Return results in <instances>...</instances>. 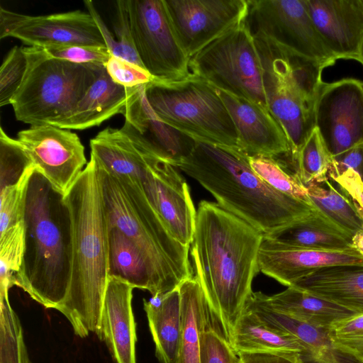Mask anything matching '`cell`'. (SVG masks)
Listing matches in <instances>:
<instances>
[{
    "mask_svg": "<svg viewBox=\"0 0 363 363\" xmlns=\"http://www.w3.org/2000/svg\"><path fill=\"white\" fill-rule=\"evenodd\" d=\"M263 237L217 203H199L191 244L195 276L229 341L253 293Z\"/></svg>",
    "mask_w": 363,
    "mask_h": 363,
    "instance_id": "1",
    "label": "cell"
},
{
    "mask_svg": "<svg viewBox=\"0 0 363 363\" xmlns=\"http://www.w3.org/2000/svg\"><path fill=\"white\" fill-rule=\"evenodd\" d=\"M72 224V274L57 309L80 337L97 333L108 276V224L97 167L90 160L65 195Z\"/></svg>",
    "mask_w": 363,
    "mask_h": 363,
    "instance_id": "2",
    "label": "cell"
},
{
    "mask_svg": "<svg viewBox=\"0 0 363 363\" xmlns=\"http://www.w3.org/2000/svg\"><path fill=\"white\" fill-rule=\"evenodd\" d=\"M24 251L16 286L47 308L66 299L72 274V224L65 195L35 167L27 187Z\"/></svg>",
    "mask_w": 363,
    "mask_h": 363,
    "instance_id": "3",
    "label": "cell"
},
{
    "mask_svg": "<svg viewBox=\"0 0 363 363\" xmlns=\"http://www.w3.org/2000/svg\"><path fill=\"white\" fill-rule=\"evenodd\" d=\"M196 141L191 154L177 168L197 181L222 208L264 235L315 209L271 187L239 149Z\"/></svg>",
    "mask_w": 363,
    "mask_h": 363,
    "instance_id": "4",
    "label": "cell"
},
{
    "mask_svg": "<svg viewBox=\"0 0 363 363\" xmlns=\"http://www.w3.org/2000/svg\"><path fill=\"white\" fill-rule=\"evenodd\" d=\"M96 167L108 226L118 229L140 251L152 273L157 295L167 294L193 277L190 247L172 236L142 182L113 177Z\"/></svg>",
    "mask_w": 363,
    "mask_h": 363,
    "instance_id": "5",
    "label": "cell"
},
{
    "mask_svg": "<svg viewBox=\"0 0 363 363\" xmlns=\"http://www.w3.org/2000/svg\"><path fill=\"white\" fill-rule=\"evenodd\" d=\"M268 108L285 132L291 157L297 156L315 128V105L325 67L264 38H254Z\"/></svg>",
    "mask_w": 363,
    "mask_h": 363,
    "instance_id": "6",
    "label": "cell"
},
{
    "mask_svg": "<svg viewBox=\"0 0 363 363\" xmlns=\"http://www.w3.org/2000/svg\"><path fill=\"white\" fill-rule=\"evenodd\" d=\"M23 49L28 60L27 69L11 104L16 120L30 126L51 125L69 113L104 66L57 59L42 48Z\"/></svg>",
    "mask_w": 363,
    "mask_h": 363,
    "instance_id": "7",
    "label": "cell"
},
{
    "mask_svg": "<svg viewBox=\"0 0 363 363\" xmlns=\"http://www.w3.org/2000/svg\"><path fill=\"white\" fill-rule=\"evenodd\" d=\"M146 99L163 122L200 142L239 149L232 118L216 88L189 74L154 79L145 85Z\"/></svg>",
    "mask_w": 363,
    "mask_h": 363,
    "instance_id": "8",
    "label": "cell"
},
{
    "mask_svg": "<svg viewBox=\"0 0 363 363\" xmlns=\"http://www.w3.org/2000/svg\"><path fill=\"white\" fill-rule=\"evenodd\" d=\"M189 72L218 89L269 108L259 55L245 21L192 56Z\"/></svg>",
    "mask_w": 363,
    "mask_h": 363,
    "instance_id": "9",
    "label": "cell"
},
{
    "mask_svg": "<svg viewBox=\"0 0 363 363\" xmlns=\"http://www.w3.org/2000/svg\"><path fill=\"white\" fill-rule=\"evenodd\" d=\"M245 22L254 38L270 40L325 68L337 60L318 32L306 0L248 1Z\"/></svg>",
    "mask_w": 363,
    "mask_h": 363,
    "instance_id": "10",
    "label": "cell"
},
{
    "mask_svg": "<svg viewBox=\"0 0 363 363\" xmlns=\"http://www.w3.org/2000/svg\"><path fill=\"white\" fill-rule=\"evenodd\" d=\"M135 48L145 69L155 79L177 80L190 74L164 0H126Z\"/></svg>",
    "mask_w": 363,
    "mask_h": 363,
    "instance_id": "11",
    "label": "cell"
},
{
    "mask_svg": "<svg viewBox=\"0 0 363 363\" xmlns=\"http://www.w3.org/2000/svg\"><path fill=\"white\" fill-rule=\"evenodd\" d=\"M8 37L29 47L42 48L69 45L106 46L92 16L79 10L29 16L1 6L0 39Z\"/></svg>",
    "mask_w": 363,
    "mask_h": 363,
    "instance_id": "12",
    "label": "cell"
},
{
    "mask_svg": "<svg viewBox=\"0 0 363 363\" xmlns=\"http://www.w3.org/2000/svg\"><path fill=\"white\" fill-rule=\"evenodd\" d=\"M315 125L334 157L363 142V82L345 78L323 82L315 105Z\"/></svg>",
    "mask_w": 363,
    "mask_h": 363,
    "instance_id": "13",
    "label": "cell"
},
{
    "mask_svg": "<svg viewBox=\"0 0 363 363\" xmlns=\"http://www.w3.org/2000/svg\"><path fill=\"white\" fill-rule=\"evenodd\" d=\"M17 140L33 166L64 195L88 163L79 138L67 129L49 124L31 125L19 131Z\"/></svg>",
    "mask_w": 363,
    "mask_h": 363,
    "instance_id": "14",
    "label": "cell"
},
{
    "mask_svg": "<svg viewBox=\"0 0 363 363\" xmlns=\"http://www.w3.org/2000/svg\"><path fill=\"white\" fill-rule=\"evenodd\" d=\"M179 41L191 58L243 22L246 0H164Z\"/></svg>",
    "mask_w": 363,
    "mask_h": 363,
    "instance_id": "15",
    "label": "cell"
},
{
    "mask_svg": "<svg viewBox=\"0 0 363 363\" xmlns=\"http://www.w3.org/2000/svg\"><path fill=\"white\" fill-rule=\"evenodd\" d=\"M145 85L133 88L125 107V122L121 130L144 156L177 167L191 154L196 141L158 118L146 99Z\"/></svg>",
    "mask_w": 363,
    "mask_h": 363,
    "instance_id": "16",
    "label": "cell"
},
{
    "mask_svg": "<svg viewBox=\"0 0 363 363\" xmlns=\"http://www.w3.org/2000/svg\"><path fill=\"white\" fill-rule=\"evenodd\" d=\"M145 157L148 164L143 182L146 196L172 236L191 247L196 211L187 183L174 165L152 157Z\"/></svg>",
    "mask_w": 363,
    "mask_h": 363,
    "instance_id": "17",
    "label": "cell"
},
{
    "mask_svg": "<svg viewBox=\"0 0 363 363\" xmlns=\"http://www.w3.org/2000/svg\"><path fill=\"white\" fill-rule=\"evenodd\" d=\"M237 129L240 150L247 157H276L290 155L291 147L283 128L269 108L218 89Z\"/></svg>",
    "mask_w": 363,
    "mask_h": 363,
    "instance_id": "18",
    "label": "cell"
},
{
    "mask_svg": "<svg viewBox=\"0 0 363 363\" xmlns=\"http://www.w3.org/2000/svg\"><path fill=\"white\" fill-rule=\"evenodd\" d=\"M342 264H363V256L355 250L333 251L292 247L264 235L258 254L259 272L287 287L320 268Z\"/></svg>",
    "mask_w": 363,
    "mask_h": 363,
    "instance_id": "19",
    "label": "cell"
},
{
    "mask_svg": "<svg viewBox=\"0 0 363 363\" xmlns=\"http://www.w3.org/2000/svg\"><path fill=\"white\" fill-rule=\"evenodd\" d=\"M262 292H253L246 308L267 325L297 338L304 350L297 363H363L354 354L339 346L331 337L329 329L316 327L269 306Z\"/></svg>",
    "mask_w": 363,
    "mask_h": 363,
    "instance_id": "20",
    "label": "cell"
},
{
    "mask_svg": "<svg viewBox=\"0 0 363 363\" xmlns=\"http://www.w3.org/2000/svg\"><path fill=\"white\" fill-rule=\"evenodd\" d=\"M311 19L337 60H359L363 40L362 0H306Z\"/></svg>",
    "mask_w": 363,
    "mask_h": 363,
    "instance_id": "21",
    "label": "cell"
},
{
    "mask_svg": "<svg viewBox=\"0 0 363 363\" xmlns=\"http://www.w3.org/2000/svg\"><path fill=\"white\" fill-rule=\"evenodd\" d=\"M130 284L109 277L96 335L106 342L116 363H136L135 323Z\"/></svg>",
    "mask_w": 363,
    "mask_h": 363,
    "instance_id": "22",
    "label": "cell"
},
{
    "mask_svg": "<svg viewBox=\"0 0 363 363\" xmlns=\"http://www.w3.org/2000/svg\"><path fill=\"white\" fill-rule=\"evenodd\" d=\"M133 88L115 83L104 65L93 84L74 108L51 125L67 130L98 126L118 113L123 114Z\"/></svg>",
    "mask_w": 363,
    "mask_h": 363,
    "instance_id": "23",
    "label": "cell"
},
{
    "mask_svg": "<svg viewBox=\"0 0 363 363\" xmlns=\"http://www.w3.org/2000/svg\"><path fill=\"white\" fill-rule=\"evenodd\" d=\"M291 286L363 315V264L323 267Z\"/></svg>",
    "mask_w": 363,
    "mask_h": 363,
    "instance_id": "24",
    "label": "cell"
},
{
    "mask_svg": "<svg viewBox=\"0 0 363 363\" xmlns=\"http://www.w3.org/2000/svg\"><path fill=\"white\" fill-rule=\"evenodd\" d=\"M265 237L292 247L352 250V236L317 209Z\"/></svg>",
    "mask_w": 363,
    "mask_h": 363,
    "instance_id": "25",
    "label": "cell"
},
{
    "mask_svg": "<svg viewBox=\"0 0 363 363\" xmlns=\"http://www.w3.org/2000/svg\"><path fill=\"white\" fill-rule=\"evenodd\" d=\"M91 157L97 166L118 178L142 182L148 170L145 156L121 129L106 128L90 140Z\"/></svg>",
    "mask_w": 363,
    "mask_h": 363,
    "instance_id": "26",
    "label": "cell"
},
{
    "mask_svg": "<svg viewBox=\"0 0 363 363\" xmlns=\"http://www.w3.org/2000/svg\"><path fill=\"white\" fill-rule=\"evenodd\" d=\"M143 304L157 359L160 363H176L182 328L179 287L143 299Z\"/></svg>",
    "mask_w": 363,
    "mask_h": 363,
    "instance_id": "27",
    "label": "cell"
},
{
    "mask_svg": "<svg viewBox=\"0 0 363 363\" xmlns=\"http://www.w3.org/2000/svg\"><path fill=\"white\" fill-rule=\"evenodd\" d=\"M182 328L176 363H200L201 339L212 313L196 276L179 286Z\"/></svg>",
    "mask_w": 363,
    "mask_h": 363,
    "instance_id": "28",
    "label": "cell"
},
{
    "mask_svg": "<svg viewBox=\"0 0 363 363\" xmlns=\"http://www.w3.org/2000/svg\"><path fill=\"white\" fill-rule=\"evenodd\" d=\"M274 309L308 324L330 329L339 322L357 314L307 291L288 286L272 296L263 294Z\"/></svg>",
    "mask_w": 363,
    "mask_h": 363,
    "instance_id": "29",
    "label": "cell"
},
{
    "mask_svg": "<svg viewBox=\"0 0 363 363\" xmlns=\"http://www.w3.org/2000/svg\"><path fill=\"white\" fill-rule=\"evenodd\" d=\"M230 342L238 352H266L296 355L304 350L295 337L272 328L245 308L237 322Z\"/></svg>",
    "mask_w": 363,
    "mask_h": 363,
    "instance_id": "30",
    "label": "cell"
},
{
    "mask_svg": "<svg viewBox=\"0 0 363 363\" xmlns=\"http://www.w3.org/2000/svg\"><path fill=\"white\" fill-rule=\"evenodd\" d=\"M108 276L157 295L152 273L140 251L118 229L109 226Z\"/></svg>",
    "mask_w": 363,
    "mask_h": 363,
    "instance_id": "31",
    "label": "cell"
},
{
    "mask_svg": "<svg viewBox=\"0 0 363 363\" xmlns=\"http://www.w3.org/2000/svg\"><path fill=\"white\" fill-rule=\"evenodd\" d=\"M312 206L352 237L363 230V217L352 200L328 179L306 186Z\"/></svg>",
    "mask_w": 363,
    "mask_h": 363,
    "instance_id": "32",
    "label": "cell"
},
{
    "mask_svg": "<svg viewBox=\"0 0 363 363\" xmlns=\"http://www.w3.org/2000/svg\"><path fill=\"white\" fill-rule=\"evenodd\" d=\"M333 162V156L315 128L297 156L296 173L305 186L320 183L328 179Z\"/></svg>",
    "mask_w": 363,
    "mask_h": 363,
    "instance_id": "33",
    "label": "cell"
},
{
    "mask_svg": "<svg viewBox=\"0 0 363 363\" xmlns=\"http://www.w3.org/2000/svg\"><path fill=\"white\" fill-rule=\"evenodd\" d=\"M252 170L277 191L312 206L306 186L296 173L284 167L275 157H248Z\"/></svg>",
    "mask_w": 363,
    "mask_h": 363,
    "instance_id": "34",
    "label": "cell"
},
{
    "mask_svg": "<svg viewBox=\"0 0 363 363\" xmlns=\"http://www.w3.org/2000/svg\"><path fill=\"white\" fill-rule=\"evenodd\" d=\"M0 363H31L20 320L9 295L0 296Z\"/></svg>",
    "mask_w": 363,
    "mask_h": 363,
    "instance_id": "35",
    "label": "cell"
},
{
    "mask_svg": "<svg viewBox=\"0 0 363 363\" xmlns=\"http://www.w3.org/2000/svg\"><path fill=\"white\" fill-rule=\"evenodd\" d=\"M23 221L0 234V296L9 294L15 286L24 251Z\"/></svg>",
    "mask_w": 363,
    "mask_h": 363,
    "instance_id": "36",
    "label": "cell"
},
{
    "mask_svg": "<svg viewBox=\"0 0 363 363\" xmlns=\"http://www.w3.org/2000/svg\"><path fill=\"white\" fill-rule=\"evenodd\" d=\"M33 164L18 140L10 138L0 128V186L3 189L17 183Z\"/></svg>",
    "mask_w": 363,
    "mask_h": 363,
    "instance_id": "37",
    "label": "cell"
},
{
    "mask_svg": "<svg viewBox=\"0 0 363 363\" xmlns=\"http://www.w3.org/2000/svg\"><path fill=\"white\" fill-rule=\"evenodd\" d=\"M34 168L30 167L15 184L0 189V234L23 222L27 187Z\"/></svg>",
    "mask_w": 363,
    "mask_h": 363,
    "instance_id": "38",
    "label": "cell"
},
{
    "mask_svg": "<svg viewBox=\"0 0 363 363\" xmlns=\"http://www.w3.org/2000/svg\"><path fill=\"white\" fill-rule=\"evenodd\" d=\"M200 363H238V356L214 314L201 335Z\"/></svg>",
    "mask_w": 363,
    "mask_h": 363,
    "instance_id": "39",
    "label": "cell"
},
{
    "mask_svg": "<svg viewBox=\"0 0 363 363\" xmlns=\"http://www.w3.org/2000/svg\"><path fill=\"white\" fill-rule=\"evenodd\" d=\"M27 65L23 47L14 46L4 57L0 69V106L11 104L23 82Z\"/></svg>",
    "mask_w": 363,
    "mask_h": 363,
    "instance_id": "40",
    "label": "cell"
},
{
    "mask_svg": "<svg viewBox=\"0 0 363 363\" xmlns=\"http://www.w3.org/2000/svg\"><path fill=\"white\" fill-rule=\"evenodd\" d=\"M43 50L52 57L82 65H104L111 57L106 46L69 45Z\"/></svg>",
    "mask_w": 363,
    "mask_h": 363,
    "instance_id": "41",
    "label": "cell"
},
{
    "mask_svg": "<svg viewBox=\"0 0 363 363\" xmlns=\"http://www.w3.org/2000/svg\"><path fill=\"white\" fill-rule=\"evenodd\" d=\"M329 333L336 344L363 362V315L339 322L329 329Z\"/></svg>",
    "mask_w": 363,
    "mask_h": 363,
    "instance_id": "42",
    "label": "cell"
},
{
    "mask_svg": "<svg viewBox=\"0 0 363 363\" xmlns=\"http://www.w3.org/2000/svg\"><path fill=\"white\" fill-rule=\"evenodd\" d=\"M104 67L115 83L128 88L145 85L155 79L145 68L113 55Z\"/></svg>",
    "mask_w": 363,
    "mask_h": 363,
    "instance_id": "43",
    "label": "cell"
},
{
    "mask_svg": "<svg viewBox=\"0 0 363 363\" xmlns=\"http://www.w3.org/2000/svg\"><path fill=\"white\" fill-rule=\"evenodd\" d=\"M115 9L113 29L117 42L125 53L126 60L145 68L135 48L126 0L116 1Z\"/></svg>",
    "mask_w": 363,
    "mask_h": 363,
    "instance_id": "44",
    "label": "cell"
},
{
    "mask_svg": "<svg viewBox=\"0 0 363 363\" xmlns=\"http://www.w3.org/2000/svg\"><path fill=\"white\" fill-rule=\"evenodd\" d=\"M328 179L352 200L363 217V181L359 174L350 169L341 172L330 169Z\"/></svg>",
    "mask_w": 363,
    "mask_h": 363,
    "instance_id": "45",
    "label": "cell"
},
{
    "mask_svg": "<svg viewBox=\"0 0 363 363\" xmlns=\"http://www.w3.org/2000/svg\"><path fill=\"white\" fill-rule=\"evenodd\" d=\"M333 160L330 169L337 172L352 169L357 173L363 181V142L333 157Z\"/></svg>",
    "mask_w": 363,
    "mask_h": 363,
    "instance_id": "46",
    "label": "cell"
},
{
    "mask_svg": "<svg viewBox=\"0 0 363 363\" xmlns=\"http://www.w3.org/2000/svg\"><path fill=\"white\" fill-rule=\"evenodd\" d=\"M238 363H297L296 355L266 352H238Z\"/></svg>",
    "mask_w": 363,
    "mask_h": 363,
    "instance_id": "47",
    "label": "cell"
},
{
    "mask_svg": "<svg viewBox=\"0 0 363 363\" xmlns=\"http://www.w3.org/2000/svg\"><path fill=\"white\" fill-rule=\"evenodd\" d=\"M351 246L363 256V230L357 232L352 236Z\"/></svg>",
    "mask_w": 363,
    "mask_h": 363,
    "instance_id": "48",
    "label": "cell"
},
{
    "mask_svg": "<svg viewBox=\"0 0 363 363\" xmlns=\"http://www.w3.org/2000/svg\"><path fill=\"white\" fill-rule=\"evenodd\" d=\"M358 61L363 65V40L361 44L360 50H359V57Z\"/></svg>",
    "mask_w": 363,
    "mask_h": 363,
    "instance_id": "49",
    "label": "cell"
},
{
    "mask_svg": "<svg viewBox=\"0 0 363 363\" xmlns=\"http://www.w3.org/2000/svg\"><path fill=\"white\" fill-rule=\"evenodd\" d=\"M362 3H363V0H362Z\"/></svg>",
    "mask_w": 363,
    "mask_h": 363,
    "instance_id": "50",
    "label": "cell"
}]
</instances>
